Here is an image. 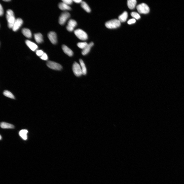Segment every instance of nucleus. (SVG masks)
I'll return each mask as SVG.
<instances>
[{
  "label": "nucleus",
  "instance_id": "9d476101",
  "mask_svg": "<svg viewBox=\"0 0 184 184\" xmlns=\"http://www.w3.org/2000/svg\"><path fill=\"white\" fill-rule=\"evenodd\" d=\"M48 37L53 44H55L57 42V37L55 32L52 31L49 32L48 35Z\"/></svg>",
  "mask_w": 184,
  "mask_h": 184
},
{
  "label": "nucleus",
  "instance_id": "a878e982",
  "mask_svg": "<svg viewBox=\"0 0 184 184\" xmlns=\"http://www.w3.org/2000/svg\"><path fill=\"white\" fill-rule=\"evenodd\" d=\"M62 1L64 3L69 5L72 4L73 2V0H63Z\"/></svg>",
  "mask_w": 184,
  "mask_h": 184
},
{
  "label": "nucleus",
  "instance_id": "412c9836",
  "mask_svg": "<svg viewBox=\"0 0 184 184\" xmlns=\"http://www.w3.org/2000/svg\"><path fill=\"white\" fill-rule=\"evenodd\" d=\"M0 126L3 129H13L14 127L13 125L4 122L1 123Z\"/></svg>",
  "mask_w": 184,
  "mask_h": 184
},
{
  "label": "nucleus",
  "instance_id": "9b49d317",
  "mask_svg": "<svg viewBox=\"0 0 184 184\" xmlns=\"http://www.w3.org/2000/svg\"><path fill=\"white\" fill-rule=\"evenodd\" d=\"M25 43L29 48L32 51H34L38 48L37 45L34 42L29 40L25 41Z\"/></svg>",
  "mask_w": 184,
  "mask_h": 184
},
{
  "label": "nucleus",
  "instance_id": "2f4dec72",
  "mask_svg": "<svg viewBox=\"0 0 184 184\" xmlns=\"http://www.w3.org/2000/svg\"><path fill=\"white\" fill-rule=\"evenodd\" d=\"M3 1L5 2H9L11 1L10 0H4Z\"/></svg>",
  "mask_w": 184,
  "mask_h": 184
},
{
  "label": "nucleus",
  "instance_id": "0eeeda50",
  "mask_svg": "<svg viewBox=\"0 0 184 184\" xmlns=\"http://www.w3.org/2000/svg\"><path fill=\"white\" fill-rule=\"evenodd\" d=\"M47 65L49 68L56 71H60L63 68L62 66L60 64L51 61H48Z\"/></svg>",
  "mask_w": 184,
  "mask_h": 184
},
{
  "label": "nucleus",
  "instance_id": "6ab92c4d",
  "mask_svg": "<svg viewBox=\"0 0 184 184\" xmlns=\"http://www.w3.org/2000/svg\"><path fill=\"white\" fill-rule=\"evenodd\" d=\"M28 131L26 129L21 130L19 132V134L20 136L24 140H26L27 139V134Z\"/></svg>",
  "mask_w": 184,
  "mask_h": 184
},
{
  "label": "nucleus",
  "instance_id": "f257e3e1",
  "mask_svg": "<svg viewBox=\"0 0 184 184\" xmlns=\"http://www.w3.org/2000/svg\"><path fill=\"white\" fill-rule=\"evenodd\" d=\"M6 17L8 28L12 29L16 19L13 11L11 9L7 10L6 11Z\"/></svg>",
  "mask_w": 184,
  "mask_h": 184
},
{
  "label": "nucleus",
  "instance_id": "473e14b6",
  "mask_svg": "<svg viewBox=\"0 0 184 184\" xmlns=\"http://www.w3.org/2000/svg\"><path fill=\"white\" fill-rule=\"evenodd\" d=\"M1 139H2V137L1 135H0V140H1Z\"/></svg>",
  "mask_w": 184,
  "mask_h": 184
},
{
  "label": "nucleus",
  "instance_id": "c756f323",
  "mask_svg": "<svg viewBox=\"0 0 184 184\" xmlns=\"http://www.w3.org/2000/svg\"><path fill=\"white\" fill-rule=\"evenodd\" d=\"M3 14V10L1 4L0 5V15L1 16Z\"/></svg>",
  "mask_w": 184,
  "mask_h": 184
},
{
  "label": "nucleus",
  "instance_id": "cd10ccee",
  "mask_svg": "<svg viewBox=\"0 0 184 184\" xmlns=\"http://www.w3.org/2000/svg\"><path fill=\"white\" fill-rule=\"evenodd\" d=\"M40 58L43 60H46L48 59V57L47 54L45 53H44L42 56L40 57Z\"/></svg>",
  "mask_w": 184,
  "mask_h": 184
},
{
  "label": "nucleus",
  "instance_id": "7ed1b4c3",
  "mask_svg": "<svg viewBox=\"0 0 184 184\" xmlns=\"http://www.w3.org/2000/svg\"><path fill=\"white\" fill-rule=\"evenodd\" d=\"M74 33L75 36L81 40H85L88 39V37L87 33L81 29L76 30L74 31Z\"/></svg>",
  "mask_w": 184,
  "mask_h": 184
},
{
  "label": "nucleus",
  "instance_id": "c85d7f7f",
  "mask_svg": "<svg viewBox=\"0 0 184 184\" xmlns=\"http://www.w3.org/2000/svg\"><path fill=\"white\" fill-rule=\"evenodd\" d=\"M136 22V20L135 19H132L129 20L127 23L129 24H131L135 23Z\"/></svg>",
  "mask_w": 184,
  "mask_h": 184
},
{
  "label": "nucleus",
  "instance_id": "a211bd4d",
  "mask_svg": "<svg viewBox=\"0 0 184 184\" xmlns=\"http://www.w3.org/2000/svg\"><path fill=\"white\" fill-rule=\"evenodd\" d=\"M137 4L136 0H128L127 1V5L130 9L133 10L135 8Z\"/></svg>",
  "mask_w": 184,
  "mask_h": 184
},
{
  "label": "nucleus",
  "instance_id": "39448f33",
  "mask_svg": "<svg viewBox=\"0 0 184 184\" xmlns=\"http://www.w3.org/2000/svg\"><path fill=\"white\" fill-rule=\"evenodd\" d=\"M72 69L74 74L76 76L80 77L83 74L80 64L76 62H75L73 64Z\"/></svg>",
  "mask_w": 184,
  "mask_h": 184
},
{
  "label": "nucleus",
  "instance_id": "2eb2a0df",
  "mask_svg": "<svg viewBox=\"0 0 184 184\" xmlns=\"http://www.w3.org/2000/svg\"><path fill=\"white\" fill-rule=\"evenodd\" d=\"M22 32L24 36L28 38H31L32 37V34L31 31L27 28L23 29Z\"/></svg>",
  "mask_w": 184,
  "mask_h": 184
},
{
  "label": "nucleus",
  "instance_id": "1a4fd4ad",
  "mask_svg": "<svg viewBox=\"0 0 184 184\" xmlns=\"http://www.w3.org/2000/svg\"><path fill=\"white\" fill-rule=\"evenodd\" d=\"M23 23V20L21 18L16 19L12 28L14 32L17 31L21 27Z\"/></svg>",
  "mask_w": 184,
  "mask_h": 184
},
{
  "label": "nucleus",
  "instance_id": "f3484780",
  "mask_svg": "<svg viewBox=\"0 0 184 184\" xmlns=\"http://www.w3.org/2000/svg\"><path fill=\"white\" fill-rule=\"evenodd\" d=\"M128 16L127 12L126 11H125L118 17V20L120 22H125L126 21Z\"/></svg>",
  "mask_w": 184,
  "mask_h": 184
},
{
  "label": "nucleus",
  "instance_id": "b1692460",
  "mask_svg": "<svg viewBox=\"0 0 184 184\" xmlns=\"http://www.w3.org/2000/svg\"><path fill=\"white\" fill-rule=\"evenodd\" d=\"M88 44L86 42H78L77 43V45L79 48L83 50L87 45Z\"/></svg>",
  "mask_w": 184,
  "mask_h": 184
},
{
  "label": "nucleus",
  "instance_id": "ddd939ff",
  "mask_svg": "<svg viewBox=\"0 0 184 184\" xmlns=\"http://www.w3.org/2000/svg\"><path fill=\"white\" fill-rule=\"evenodd\" d=\"M62 48L64 53L69 57H72L73 55V51L71 49L65 45L62 46Z\"/></svg>",
  "mask_w": 184,
  "mask_h": 184
},
{
  "label": "nucleus",
  "instance_id": "423d86ee",
  "mask_svg": "<svg viewBox=\"0 0 184 184\" xmlns=\"http://www.w3.org/2000/svg\"><path fill=\"white\" fill-rule=\"evenodd\" d=\"M70 16L71 15L70 14L67 12L65 11L62 13L59 17V24L61 25H64Z\"/></svg>",
  "mask_w": 184,
  "mask_h": 184
},
{
  "label": "nucleus",
  "instance_id": "4468645a",
  "mask_svg": "<svg viewBox=\"0 0 184 184\" xmlns=\"http://www.w3.org/2000/svg\"><path fill=\"white\" fill-rule=\"evenodd\" d=\"M58 6L60 10L63 11L70 10L72 9L71 8L69 5L63 2L60 3Z\"/></svg>",
  "mask_w": 184,
  "mask_h": 184
},
{
  "label": "nucleus",
  "instance_id": "5701e85b",
  "mask_svg": "<svg viewBox=\"0 0 184 184\" xmlns=\"http://www.w3.org/2000/svg\"><path fill=\"white\" fill-rule=\"evenodd\" d=\"M4 95L6 97L13 99H15L14 95L10 92L7 90L5 91L3 93Z\"/></svg>",
  "mask_w": 184,
  "mask_h": 184
},
{
  "label": "nucleus",
  "instance_id": "6e6552de",
  "mask_svg": "<svg viewBox=\"0 0 184 184\" xmlns=\"http://www.w3.org/2000/svg\"><path fill=\"white\" fill-rule=\"evenodd\" d=\"M77 25V23L75 20L72 19L70 20L68 22L66 29L70 32H73Z\"/></svg>",
  "mask_w": 184,
  "mask_h": 184
},
{
  "label": "nucleus",
  "instance_id": "f03ea898",
  "mask_svg": "<svg viewBox=\"0 0 184 184\" xmlns=\"http://www.w3.org/2000/svg\"><path fill=\"white\" fill-rule=\"evenodd\" d=\"M120 22L118 20L114 19L109 21L106 23L105 26L109 29H115L120 27Z\"/></svg>",
  "mask_w": 184,
  "mask_h": 184
},
{
  "label": "nucleus",
  "instance_id": "4be33fe9",
  "mask_svg": "<svg viewBox=\"0 0 184 184\" xmlns=\"http://www.w3.org/2000/svg\"><path fill=\"white\" fill-rule=\"evenodd\" d=\"M81 7L86 12L90 13L91 12V8L88 4L85 1H82L81 3Z\"/></svg>",
  "mask_w": 184,
  "mask_h": 184
},
{
  "label": "nucleus",
  "instance_id": "393cba45",
  "mask_svg": "<svg viewBox=\"0 0 184 184\" xmlns=\"http://www.w3.org/2000/svg\"><path fill=\"white\" fill-rule=\"evenodd\" d=\"M131 15L133 17L137 20H138L141 18V16L137 13L133 12L131 13Z\"/></svg>",
  "mask_w": 184,
  "mask_h": 184
},
{
  "label": "nucleus",
  "instance_id": "7c9ffc66",
  "mask_svg": "<svg viewBox=\"0 0 184 184\" xmlns=\"http://www.w3.org/2000/svg\"><path fill=\"white\" fill-rule=\"evenodd\" d=\"M73 1L77 3H81L82 2L81 0H74Z\"/></svg>",
  "mask_w": 184,
  "mask_h": 184
},
{
  "label": "nucleus",
  "instance_id": "aec40b11",
  "mask_svg": "<svg viewBox=\"0 0 184 184\" xmlns=\"http://www.w3.org/2000/svg\"><path fill=\"white\" fill-rule=\"evenodd\" d=\"M79 62L82 69L83 75H85L87 74V71L85 64L83 61L81 59H80Z\"/></svg>",
  "mask_w": 184,
  "mask_h": 184
},
{
  "label": "nucleus",
  "instance_id": "dca6fc26",
  "mask_svg": "<svg viewBox=\"0 0 184 184\" xmlns=\"http://www.w3.org/2000/svg\"><path fill=\"white\" fill-rule=\"evenodd\" d=\"M34 37L35 40L37 43H40L43 42V36L40 33H38L35 34Z\"/></svg>",
  "mask_w": 184,
  "mask_h": 184
},
{
  "label": "nucleus",
  "instance_id": "20e7f679",
  "mask_svg": "<svg viewBox=\"0 0 184 184\" xmlns=\"http://www.w3.org/2000/svg\"><path fill=\"white\" fill-rule=\"evenodd\" d=\"M136 8L138 12L140 14H147L150 11L149 7L145 3H142L138 5Z\"/></svg>",
  "mask_w": 184,
  "mask_h": 184
},
{
  "label": "nucleus",
  "instance_id": "f8f14e48",
  "mask_svg": "<svg viewBox=\"0 0 184 184\" xmlns=\"http://www.w3.org/2000/svg\"><path fill=\"white\" fill-rule=\"evenodd\" d=\"M94 43L93 42H91L83 50L82 52V55L84 56L88 54L90 52L91 49L92 47L94 45Z\"/></svg>",
  "mask_w": 184,
  "mask_h": 184
},
{
  "label": "nucleus",
  "instance_id": "bb28decb",
  "mask_svg": "<svg viewBox=\"0 0 184 184\" xmlns=\"http://www.w3.org/2000/svg\"><path fill=\"white\" fill-rule=\"evenodd\" d=\"M44 53V52L41 50H37L36 51L37 55L41 57Z\"/></svg>",
  "mask_w": 184,
  "mask_h": 184
}]
</instances>
